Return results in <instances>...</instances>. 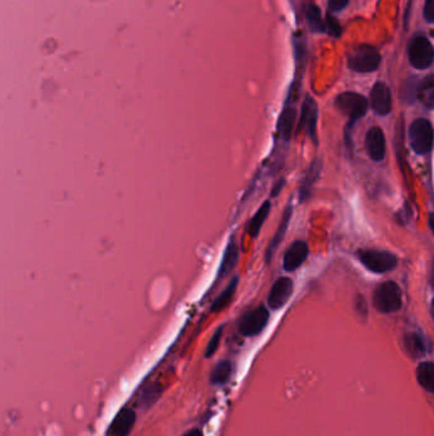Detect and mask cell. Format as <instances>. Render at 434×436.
I'll use <instances>...</instances> for the list:
<instances>
[{
    "mask_svg": "<svg viewBox=\"0 0 434 436\" xmlns=\"http://www.w3.org/2000/svg\"><path fill=\"white\" fill-rule=\"evenodd\" d=\"M373 305L379 313L383 314L399 311L403 306V294L400 286L392 281L381 284L373 294Z\"/></svg>",
    "mask_w": 434,
    "mask_h": 436,
    "instance_id": "1",
    "label": "cell"
},
{
    "mask_svg": "<svg viewBox=\"0 0 434 436\" xmlns=\"http://www.w3.org/2000/svg\"><path fill=\"white\" fill-rule=\"evenodd\" d=\"M381 55L371 45H358L347 53V67L356 73H371L379 67Z\"/></svg>",
    "mask_w": 434,
    "mask_h": 436,
    "instance_id": "2",
    "label": "cell"
},
{
    "mask_svg": "<svg viewBox=\"0 0 434 436\" xmlns=\"http://www.w3.org/2000/svg\"><path fill=\"white\" fill-rule=\"evenodd\" d=\"M409 142L411 150L419 156H424L432 151L434 130L429 120L419 118L411 123L409 128Z\"/></svg>",
    "mask_w": 434,
    "mask_h": 436,
    "instance_id": "3",
    "label": "cell"
},
{
    "mask_svg": "<svg viewBox=\"0 0 434 436\" xmlns=\"http://www.w3.org/2000/svg\"><path fill=\"white\" fill-rule=\"evenodd\" d=\"M335 106L341 114L349 118L347 129L354 127L358 120L362 119L368 110V100L364 96L355 92H344L336 97Z\"/></svg>",
    "mask_w": 434,
    "mask_h": 436,
    "instance_id": "4",
    "label": "cell"
},
{
    "mask_svg": "<svg viewBox=\"0 0 434 436\" xmlns=\"http://www.w3.org/2000/svg\"><path fill=\"white\" fill-rule=\"evenodd\" d=\"M356 255L359 262L373 273H386L395 270V267L397 265V256L385 250L364 249L359 250Z\"/></svg>",
    "mask_w": 434,
    "mask_h": 436,
    "instance_id": "5",
    "label": "cell"
},
{
    "mask_svg": "<svg viewBox=\"0 0 434 436\" xmlns=\"http://www.w3.org/2000/svg\"><path fill=\"white\" fill-rule=\"evenodd\" d=\"M269 310L266 306L260 305L253 310H248L238 320V331L245 337H255L266 328L269 323Z\"/></svg>",
    "mask_w": 434,
    "mask_h": 436,
    "instance_id": "6",
    "label": "cell"
},
{
    "mask_svg": "<svg viewBox=\"0 0 434 436\" xmlns=\"http://www.w3.org/2000/svg\"><path fill=\"white\" fill-rule=\"evenodd\" d=\"M409 60L417 69H426L434 62V49L426 36H417L409 45Z\"/></svg>",
    "mask_w": 434,
    "mask_h": 436,
    "instance_id": "7",
    "label": "cell"
},
{
    "mask_svg": "<svg viewBox=\"0 0 434 436\" xmlns=\"http://www.w3.org/2000/svg\"><path fill=\"white\" fill-rule=\"evenodd\" d=\"M317 120H318L317 103L312 97L307 96L305 103L302 105V112H300V119L297 132H306L308 138L315 143L316 146L318 144Z\"/></svg>",
    "mask_w": 434,
    "mask_h": 436,
    "instance_id": "8",
    "label": "cell"
},
{
    "mask_svg": "<svg viewBox=\"0 0 434 436\" xmlns=\"http://www.w3.org/2000/svg\"><path fill=\"white\" fill-rule=\"evenodd\" d=\"M293 290L294 284L291 278L282 277L276 279L268 295L269 308L271 310L282 309L292 297Z\"/></svg>",
    "mask_w": 434,
    "mask_h": 436,
    "instance_id": "9",
    "label": "cell"
},
{
    "mask_svg": "<svg viewBox=\"0 0 434 436\" xmlns=\"http://www.w3.org/2000/svg\"><path fill=\"white\" fill-rule=\"evenodd\" d=\"M365 151L370 159L379 162L386 155V137L379 127H372L365 135Z\"/></svg>",
    "mask_w": 434,
    "mask_h": 436,
    "instance_id": "10",
    "label": "cell"
},
{
    "mask_svg": "<svg viewBox=\"0 0 434 436\" xmlns=\"http://www.w3.org/2000/svg\"><path fill=\"white\" fill-rule=\"evenodd\" d=\"M370 103H371L372 110L377 115L385 116L387 114H390L392 109V98H391L390 88L387 87L386 83L377 82L373 86Z\"/></svg>",
    "mask_w": 434,
    "mask_h": 436,
    "instance_id": "11",
    "label": "cell"
},
{
    "mask_svg": "<svg viewBox=\"0 0 434 436\" xmlns=\"http://www.w3.org/2000/svg\"><path fill=\"white\" fill-rule=\"evenodd\" d=\"M309 249H308L307 243L297 240L292 243V245L287 249L284 254V259H283V268L287 272H293V270H298L303 263L307 259Z\"/></svg>",
    "mask_w": 434,
    "mask_h": 436,
    "instance_id": "12",
    "label": "cell"
},
{
    "mask_svg": "<svg viewBox=\"0 0 434 436\" xmlns=\"http://www.w3.org/2000/svg\"><path fill=\"white\" fill-rule=\"evenodd\" d=\"M136 415L133 408H123L111 422L107 436H129L134 428Z\"/></svg>",
    "mask_w": 434,
    "mask_h": 436,
    "instance_id": "13",
    "label": "cell"
},
{
    "mask_svg": "<svg viewBox=\"0 0 434 436\" xmlns=\"http://www.w3.org/2000/svg\"><path fill=\"white\" fill-rule=\"evenodd\" d=\"M238 261H239V247L237 244L236 238H230L228 244L226 246L223 259L218 270V276H217L218 279L227 277L229 273L236 268Z\"/></svg>",
    "mask_w": 434,
    "mask_h": 436,
    "instance_id": "14",
    "label": "cell"
},
{
    "mask_svg": "<svg viewBox=\"0 0 434 436\" xmlns=\"http://www.w3.org/2000/svg\"><path fill=\"white\" fill-rule=\"evenodd\" d=\"M296 119H297V112H296L294 106L287 105L280 114L279 120H278V125H276L278 137L280 139H283L285 142L291 141L293 129L296 125Z\"/></svg>",
    "mask_w": 434,
    "mask_h": 436,
    "instance_id": "15",
    "label": "cell"
},
{
    "mask_svg": "<svg viewBox=\"0 0 434 436\" xmlns=\"http://www.w3.org/2000/svg\"><path fill=\"white\" fill-rule=\"evenodd\" d=\"M292 206L287 207L284 213H283V217H282V221L279 223V227H278V230H276L275 235L273 236L270 244H269L266 255H265V256H266V262L271 261L273 255H274V253L278 250L279 245L282 244V241L284 240L285 234H287V231H288V226H289L291 218H292Z\"/></svg>",
    "mask_w": 434,
    "mask_h": 436,
    "instance_id": "16",
    "label": "cell"
},
{
    "mask_svg": "<svg viewBox=\"0 0 434 436\" xmlns=\"http://www.w3.org/2000/svg\"><path fill=\"white\" fill-rule=\"evenodd\" d=\"M321 174V161L320 159H314V162L308 167L307 173L305 174L303 182L300 184V200L305 202L308 197L311 195L312 186L315 185L316 182L318 180Z\"/></svg>",
    "mask_w": 434,
    "mask_h": 436,
    "instance_id": "17",
    "label": "cell"
},
{
    "mask_svg": "<svg viewBox=\"0 0 434 436\" xmlns=\"http://www.w3.org/2000/svg\"><path fill=\"white\" fill-rule=\"evenodd\" d=\"M270 211H271V203H270V200H265L261 204L260 208L257 209V212L253 214V218L250 220V223L247 225V231H248V235L251 238H256L259 236L264 223L268 220Z\"/></svg>",
    "mask_w": 434,
    "mask_h": 436,
    "instance_id": "18",
    "label": "cell"
},
{
    "mask_svg": "<svg viewBox=\"0 0 434 436\" xmlns=\"http://www.w3.org/2000/svg\"><path fill=\"white\" fill-rule=\"evenodd\" d=\"M417 98L426 107L434 110V74L428 76L419 83Z\"/></svg>",
    "mask_w": 434,
    "mask_h": 436,
    "instance_id": "19",
    "label": "cell"
},
{
    "mask_svg": "<svg viewBox=\"0 0 434 436\" xmlns=\"http://www.w3.org/2000/svg\"><path fill=\"white\" fill-rule=\"evenodd\" d=\"M238 284H239V277H238V276L232 278V279L229 281L228 285L226 286V288H224L221 294H219V296L215 299L213 306H212V311L218 313V311H221L224 308L228 306L230 302L233 300V296L236 294Z\"/></svg>",
    "mask_w": 434,
    "mask_h": 436,
    "instance_id": "20",
    "label": "cell"
},
{
    "mask_svg": "<svg viewBox=\"0 0 434 436\" xmlns=\"http://www.w3.org/2000/svg\"><path fill=\"white\" fill-rule=\"evenodd\" d=\"M404 349L414 358L423 357L426 354V343L422 335L417 333L406 334L404 337Z\"/></svg>",
    "mask_w": 434,
    "mask_h": 436,
    "instance_id": "21",
    "label": "cell"
},
{
    "mask_svg": "<svg viewBox=\"0 0 434 436\" xmlns=\"http://www.w3.org/2000/svg\"><path fill=\"white\" fill-rule=\"evenodd\" d=\"M417 378L419 384L426 389V392L434 394V364L423 363L417 369Z\"/></svg>",
    "mask_w": 434,
    "mask_h": 436,
    "instance_id": "22",
    "label": "cell"
},
{
    "mask_svg": "<svg viewBox=\"0 0 434 436\" xmlns=\"http://www.w3.org/2000/svg\"><path fill=\"white\" fill-rule=\"evenodd\" d=\"M232 363L229 360H221L217 365L214 366L213 373L210 376L212 384L215 385H223L230 379L232 375Z\"/></svg>",
    "mask_w": 434,
    "mask_h": 436,
    "instance_id": "23",
    "label": "cell"
},
{
    "mask_svg": "<svg viewBox=\"0 0 434 436\" xmlns=\"http://www.w3.org/2000/svg\"><path fill=\"white\" fill-rule=\"evenodd\" d=\"M306 21L311 31L326 32V24L321 18V10L315 4H308L306 7Z\"/></svg>",
    "mask_w": 434,
    "mask_h": 436,
    "instance_id": "24",
    "label": "cell"
},
{
    "mask_svg": "<svg viewBox=\"0 0 434 436\" xmlns=\"http://www.w3.org/2000/svg\"><path fill=\"white\" fill-rule=\"evenodd\" d=\"M221 335H223V326H219L215 332H214L210 341L208 342V346L206 349V358H210L213 356L214 354L217 352V349L219 347V343H221Z\"/></svg>",
    "mask_w": 434,
    "mask_h": 436,
    "instance_id": "25",
    "label": "cell"
},
{
    "mask_svg": "<svg viewBox=\"0 0 434 436\" xmlns=\"http://www.w3.org/2000/svg\"><path fill=\"white\" fill-rule=\"evenodd\" d=\"M326 32L332 36V37H335V39H338L340 37V35H341V26H340L339 22L332 16H327L326 18Z\"/></svg>",
    "mask_w": 434,
    "mask_h": 436,
    "instance_id": "26",
    "label": "cell"
},
{
    "mask_svg": "<svg viewBox=\"0 0 434 436\" xmlns=\"http://www.w3.org/2000/svg\"><path fill=\"white\" fill-rule=\"evenodd\" d=\"M424 18H426V22L433 24L434 0H426V6H424Z\"/></svg>",
    "mask_w": 434,
    "mask_h": 436,
    "instance_id": "27",
    "label": "cell"
},
{
    "mask_svg": "<svg viewBox=\"0 0 434 436\" xmlns=\"http://www.w3.org/2000/svg\"><path fill=\"white\" fill-rule=\"evenodd\" d=\"M349 0H329V9L332 12H340L345 8Z\"/></svg>",
    "mask_w": 434,
    "mask_h": 436,
    "instance_id": "28",
    "label": "cell"
},
{
    "mask_svg": "<svg viewBox=\"0 0 434 436\" xmlns=\"http://www.w3.org/2000/svg\"><path fill=\"white\" fill-rule=\"evenodd\" d=\"M181 436H204L203 435V433H201V430H199V428H192V430H189L188 433H185L183 435Z\"/></svg>",
    "mask_w": 434,
    "mask_h": 436,
    "instance_id": "29",
    "label": "cell"
},
{
    "mask_svg": "<svg viewBox=\"0 0 434 436\" xmlns=\"http://www.w3.org/2000/svg\"><path fill=\"white\" fill-rule=\"evenodd\" d=\"M429 284L434 288V259L432 262V268H431V273H429Z\"/></svg>",
    "mask_w": 434,
    "mask_h": 436,
    "instance_id": "30",
    "label": "cell"
},
{
    "mask_svg": "<svg viewBox=\"0 0 434 436\" xmlns=\"http://www.w3.org/2000/svg\"><path fill=\"white\" fill-rule=\"evenodd\" d=\"M429 227H431V230H432L434 235V212L429 214Z\"/></svg>",
    "mask_w": 434,
    "mask_h": 436,
    "instance_id": "31",
    "label": "cell"
},
{
    "mask_svg": "<svg viewBox=\"0 0 434 436\" xmlns=\"http://www.w3.org/2000/svg\"><path fill=\"white\" fill-rule=\"evenodd\" d=\"M431 314H432V317H433L434 322V299L433 302H432V304H431Z\"/></svg>",
    "mask_w": 434,
    "mask_h": 436,
    "instance_id": "32",
    "label": "cell"
}]
</instances>
